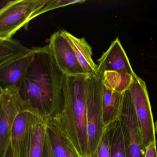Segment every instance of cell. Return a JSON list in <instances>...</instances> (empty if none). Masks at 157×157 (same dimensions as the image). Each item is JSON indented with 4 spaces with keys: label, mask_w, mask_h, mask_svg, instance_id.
I'll use <instances>...</instances> for the list:
<instances>
[{
    "label": "cell",
    "mask_w": 157,
    "mask_h": 157,
    "mask_svg": "<svg viewBox=\"0 0 157 157\" xmlns=\"http://www.w3.org/2000/svg\"><path fill=\"white\" fill-rule=\"evenodd\" d=\"M4 157H13L12 149L10 143Z\"/></svg>",
    "instance_id": "23"
},
{
    "label": "cell",
    "mask_w": 157,
    "mask_h": 157,
    "mask_svg": "<svg viewBox=\"0 0 157 157\" xmlns=\"http://www.w3.org/2000/svg\"><path fill=\"white\" fill-rule=\"evenodd\" d=\"M90 76H66L61 109L52 117L79 157H91L86 118Z\"/></svg>",
    "instance_id": "2"
},
{
    "label": "cell",
    "mask_w": 157,
    "mask_h": 157,
    "mask_svg": "<svg viewBox=\"0 0 157 157\" xmlns=\"http://www.w3.org/2000/svg\"><path fill=\"white\" fill-rule=\"evenodd\" d=\"M45 145L46 157H55L54 153H53V150H52V147H51V144L49 141L47 130Z\"/></svg>",
    "instance_id": "22"
},
{
    "label": "cell",
    "mask_w": 157,
    "mask_h": 157,
    "mask_svg": "<svg viewBox=\"0 0 157 157\" xmlns=\"http://www.w3.org/2000/svg\"><path fill=\"white\" fill-rule=\"evenodd\" d=\"M102 97V76L91 75L86 108L87 136L91 157L95 154L106 129L103 117Z\"/></svg>",
    "instance_id": "4"
},
{
    "label": "cell",
    "mask_w": 157,
    "mask_h": 157,
    "mask_svg": "<svg viewBox=\"0 0 157 157\" xmlns=\"http://www.w3.org/2000/svg\"><path fill=\"white\" fill-rule=\"evenodd\" d=\"M124 93H120L111 90L103 84V117L106 128L120 117Z\"/></svg>",
    "instance_id": "13"
},
{
    "label": "cell",
    "mask_w": 157,
    "mask_h": 157,
    "mask_svg": "<svg viewBox=\"0 0 157 157\" xmlns=\"http://www.w3.org/2000/svg\"><path fill=\"white\" fill-rule=\"evenodd\" d=\"M70 44L74 50L77 60L86 75H98V65L92 58L90 46L84 37L78 38L67 31L62 30Z\"/></svg>",
    "instance_id": "12"
},
{
    "label": "cell",
    "mask_w": 157,
    "mask_h": 157,
    "mask_svg": "<svg viewBox=\"0 0 157 157\" xmlns=\"http://www.w3.org/2000/svg\"><path fill=\"white\" fill-rule=\"evenodd\" d=\"M36 49L20 93L31 111L46 120L60 112L66 76L58 67L48 45Z\"/></svg>",
    "instance_id": "1"
},
{
    "label": "cell",
    "mask_w": 157,
    "mask_h": 157,
    "mask_svg": "<svg viewBox=\"0 0 157 157\" xmlns=\"http://www.w3.org/2000/svg\"><path fill=\"white\" fill-rule=\"evenodd\" d=\"M46 0L4 1L0 9V39L12 38L21 28L27 29L33 14Z\"/></svg>",
    "instance_id": "3"
},
{
    "label": "cell",
    "mask_w": 157,
    "mask_h": 157,
    "mask_svg": "<svg viewBox=\"0 0 157 157\" xmlns=\"http://www.w3.org/2000/svg\"><path fill=\"white\" fill-rule=\"evenodd\" d=\"M97 61L98 73L101 76L106 71H116L132 75L135 74L118 37L112 42L108 49Z\"/></svg>",
    "instance_id": "11"
},
{
    "label": "cell",
    "mask_w": 157,
    "mask_h": 157,
    "mask_svg": "<svg viewBox=\"0 0 157 157\" xmlns=\"http://www.w3.org/2000/svg\"><path fill=\"white\" fill-rule=\"evenodd\" d=\"M145 157H157V141L152 142L146 148Z\"/></svg>",
    "instance_id": "21"
},
{
    "label": "cell",
    "mask_w": 157,
    "mask_h": 157,
    "mask_svg": "<svg viewBox=\"0 0 157 157\" xmlns=\"http://www.w3.org/2000/svg\"><path fill=\"white\" fill-rule=\"evenodd\" d=\"M48 46L58 67L66 76L86 75L62 30L51 35Z\"/></svg>",
    "instance_id": "8"
},
{
    "label": "cell",
    "mask_w": 157,
    "mask_h": 157,
    "mask_svg": "<svg viewBox=\"0 0 157 157\" xmlns=\"http://www.w3.org/2000/svg\"><path fill=\"white\" fill-rule=\"evenodd\" d=\"M46 120L31 112L22 157H46Z\"/></svg>",
    "instance_id": "9"
},
{
    "label": "cell",
    "mask_w": 157,
    "mask_h": 157,
    "mask_svg": "<svg viewBox=\"0 0 157 157\" xmlns=\"http://www.w3.org/2000/svg\"><path fill=\"white\" fill-rule=\"evenodd\" d=\"M84 0H46L45 3L40 10L33 15V19L47 12L76 4H82L85 2Z\"/></svg>",
    "instance_id": "19"
},
{
    "label": "cell",
    "mask_w": 157,
    "mask_h": 157,
    "mask_svg": "<svg viewBox=\"0 0 157 157\" xmlns=\"http://www.w3.org/2000/svg\"><path fill=\"white\" fill-rule=\"evenodd\" d=\"M92 157H111V142L108 127L102 137L95 154Z\"/></svg>",
    "instance_id": "20"
},
{
    "label": "cell",
    "mask_w": 157,
    "mask_h": 157,
    "mask_svg": "<svg viewBox=\"0 0 157 157\" xmlns=\"http://www.w3.org/2000/svg\"><path fill=\"white\" fill-rule=\"evenodd\" d=\"M47 132L55 157H79L52 117L46 120Z\"/></svg>",
    "instance_id": "14"
},
{
    "label": "cell",
    "mask_w": 157,
    "mask_h": 157,
    "mask_svg": "<svg viewBox=\"0 0 157 157\" xmlns=\"http://www.w3.org/2000/svg\"><path fill=\"white\" fill-rule=\"evenodd\" d=\"M133 76L116 71H105L102 75L103 84L111 90L124 93L128 90L132 83Z\"/></svg>",
    "instance_id": "17"
},
{
    "label": "cell",
    "mask_w": 157,
    "mask_h": 157,
    "mask_svg": "<svg viewBox=\"0 0 157 157\" xmlns=\"http://www.w3.org/2000/svg\"><path fill=\"white\" fill-rule=\"evenodd\" d=\"M26 110L32 112L23 100L20 89L16 87L0 89V157H4L10 145L15 118Z\"/></svg>",
    "instance_id": "6"
},
{
    "label": "cell",
    "mask_w": 157,
    "mask_h": 157,
    "mask_svg": "<svg viewBox=\"0 0 157 157\" xmlns=\"http://www.w3.org/2000/svg\"><path fill=\"white\" fill-rule=\"evenodd\" d=\"M145 149L156 139L155 125L145 82L136 74L128 90Z\"/></svg>",
    "instance_id": "5"
},
{
    "label": "cell",
    "mask_w": 157,
    "mask_h": 157,
    "mask_svg": "<svg viewBox=\"0 0 157 157\" xmlns=\"http://www.w3.org/2000/svg\"><path fill=\"white\" fill-rule=\"evenodd\" d=\"M31 49L16 39H0V67L21 57Z\"/></svg>",
    "instance_id": "16"
},
{
    "label": "cell",
    "mask_w": 157,
    "mask_h": 157,
    "mask_svg": "<svg viewBox=\"0 0 157 157\" xmlns=\"http://www.w3.org/2000/svg\"><path fill=\"white\" fill-rule=\"evenodd\" d=\"M108 128L111 142V157H126L123 128L120 118Z\"/></svg>",
    "instance_id": "18"
},
{
    "label": "cell",
    "mask_w": 157,
    "mask_h": 157,
    "mask_svg": "<svg viewBox=\"0 0 157 157\" xmlns=\"http://www.w3.org/2000/svg\"><path fill=\"white\" fill-rule=\"evenodd\" d=\"M36 47L21 57L0 67V89L16 87L21 89L35 55Z\"/></svg>",
    "instance_id": "10"
},
{
    "label": "cell",
    "mask_w": 157,
    "mask_h": 157,
    "mask_svg": "<svg viewBox=\"0 0 157 157\" xmlns=\"http://www.w3.org/2000/svg\"><path fill=\"white\" fill-rule=\"evenodd\" d=\"M154 125H155V133L157 135V118L156 119V122L154 123Z\"/></svg>",
    "instance_id": "24"
},
{
    "label": "cell",
    "mask_w": 157,
    "mask_h": 157,
    "mask_svg": "<svg viewBox=\"0 0 157 157\" xmlns=\"http://www.w3.org/2000/svg\"><path fill=\"white\" fill-rule=\"evenodd\" d=\"M119 118L123 128L126 157H145L146 149L128 90L124 93L122 113Z\"/></svg>",
    "instance_id": "7"
},
{
    "label": "cell",
    "mask_w": 157,
    "mask_h": 157,
    "mask_svg": "<svg viewBox=\"0 0 157 157\" xmlns=\"http://www.w3.org/2000/svg\"><path fill=\"white\" fill-rule=\"evenodd\" d=\"M31 111H23L15 118L12 128L10 144L13 157H22L25 135Z\"/></svg>",
    "instance_id": "15"
}]
</instances>
